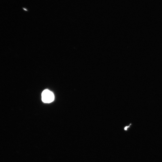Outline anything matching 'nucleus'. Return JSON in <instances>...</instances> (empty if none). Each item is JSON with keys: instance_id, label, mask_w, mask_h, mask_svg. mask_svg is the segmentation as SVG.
<instances>
[{"instance_id": "2", "label": "nucleus", "mask_w": 162, "mask_h": 162, "mask_svg": "<svg viewBox=\"0 0 162 162\" xmlns=\"http://www.w3.org/2000/svg\"><path fill=\"white\" fill-rule=\"evenodd\" d=\"M130 126V124L128 126H126L124 128V129L125 130H127L128 128L129 127V126Z\"/></svg>"}, {"instance_id": "3", "label": "nucleus", "mask_w": 162, "mask_h": 162, "mask_svg": "<svg viewBox=\"0 0 162 162\" xmlns=\"http://www.w3.org/2000/svg\"><path fill=\"white\" fill-rule=\"evenodd\" d=\"M26 8H23V9H24V10H26V11H27V10L26 9H25Z\"/></svg>"}, {"instance_id": "1", "label": "nucleus", "mask_w": 162, "mask_h": 162, "mask_svg": "<svg viewBox=\"0 0 162 162\" xmlns=\"http://www.w3.org/2000/svg\"><path fill=\"white\" fill-rule=\"evenodd\" d=\"M41 96L42 101L45 103H50L53 101L54 98L53 93L48 89L43 91Z\"/></svg>"}]
</instances>
